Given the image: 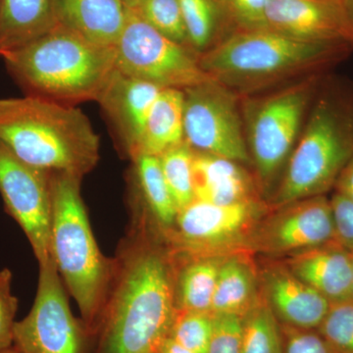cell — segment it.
<instances>
[{"label":"cell","instance_id":"1","mask_svg":"<svg viewBox=\"0 0 353 353\" xmlns=\"http://www.w3.org/2000/svg\"><path fill=\"white\" fill-rule=\"evenodd\" d=\"M130 216L90 353H158L175 319L176 253L145 214Z\"/></svg>","mask_w":353,"mask_h":353},{"label":"cell","instance_id":"2","mask_svg":"<svg viewBox=\"0 0 353 353\" xmlns=\"http://www.w3.org/2000/svg\"><path fill=\"white\" fill-rule=\"evenodd\" d=\"M0 143L50 173L83 178L101 159V139L80 108L34 95L0 99Z\"/></svg>","mask_w":353,"mask_h":353},{"label":"cell","instance_id":"3","mask_svg":"<svg viewBox=\"0 0 353 353\" xmlns=\"http://www.w3.org/2000/svg\"><path fill=\"white\" fill-rule=\"evenodd\" d=\"M273 205L326 196L353 157V85L324 76Z\"/></svg>","mask_w":353,"mask_h":353},{"label":"cell","instance_id":"4","mask_svg":"<svg viewBox=\"0 0 353 353\" xmlns=\"http://www.w3.org/2000/svg\"><path fill=\"white\" fill-rule=\"evenodd\" d=\"M1 57L28 95L66 105L97 101L116 70L115 48L90 43L60 25Z\"/></svg>","mask_w":353,"mask_h":353},{"label":"cell","instance_id":"5","mask_svg":"<svg viewBox=\"0 0 353 353\" xmlns=\"http://www.w3.org/2000/svg\"><path fill=\"white\" fill-rule=\"evenodd\" d=\"M82 176L51 173L50 255L92 339L105 305L115 260L99 250L81 194Z\"/></svg>","mask_w":353,"mask_h":353},{"label":"cell","instance_id":"6","mask_svg":"<svg viewBox=\"0 0 353 353\" xmlns=\"http://www.w3.org/2000/svg\"><path fill=\"white\" fill-rule=\"evenodd\" d=\"M348 43H308L270 29L240 31L199 53L201 69L228 88L252 90L296 75H316L345 59Z\"/></svg>","mask_w":353,"mask_h":353},{"label":"cell","instance_id":"7","mask_svg":"<svg viewBox=\"0 0 353 353\" xmlns=\"http://www.w3.org/2000/svg\"><path fill=\"white\" fill-rule=\"evenodd\" d=\"M323 77V74L306 77L248 108L246 143L264 183L289 159Z\"/></svg>","mask_w":353,"mask_h":353},{"label":"cell","instance_id":"8","mask_svg":"<svg viewBox=\"0 0 353 353\" xmlns=\"http://www.w3.org/2000/svg\"><path fill=\"white\" fill-rule=\"evenodd\" d=\"M115 50L120 72L162 88L183 90L214 80L201 69L196 51L167 38L131 8Z\"/></svg>","mask_w":353,"mask_h":353},{"label":"cell","instance_id":"9","mask_svg":"<svg viewBox=\"0 0 353 353\" xmlns=\"http://www.w3.org/2000/svg\"><path fill=\"white\" fill-rule=\"evenodd\" d=\"M39 268L36 299L29 314L14 325L13 347L19 353H90L92 338L70 308L52 257Z\"/></svg>","mask_w":353,"mask_h":353},{"label":"cell","instance_id":"10","mask_svg":"<svg viewBox=\"0 0 353 353\" xmlns=\"http://www.w3.org/2000/svg\"><path fill=\"white\" fill-rule=\"evenodd\" d=\"M185 141L194 152L250 163L236 95L217 81L183 90Z\"/></svg>","mask_w":353,"mask_h":353},{"label":"cell","instance_id":"11","mask_svg":"<svg viewBox=\"0 0 353 353\" xmlns=\"http://www.w3.org/2000/svg\"><path fill=\"white\" fill-rule=\"evenodd\" d=\"M51 173L34 168L0 143V194L24 231L39 264L50 255Z\"/></svg>","mask_w":353,"mask_h":353},{"label":"cell","instance_id":"12","mask_svg":"<svg viewBox=\"0 0 353 353\" xmlns=\"http://www.w3.org/2000/svg\"><path fill=\"white\" fill-rule=\"evenodd\" d=\"M257 212L254 201L219 205L194 199L179 211L165 236L179 256H209L211 250L245 233Z\"/></svg>","mask_w":353,"mask_h":353},{"label":"cell","instance_id":"13","mask_svg":"<svg viewBox=\"0 0 353 353\" xmlns=\"http://www.w3.org/2000/svg\"><path fill=\"white\" fill-rule=\"evenodd\" d=\"M279 209L257 236L265 252L294 254L336 241L331 202L326 196L308 197Z\"/></svg>","mask_w":353,"mask_h":353},{"label":"cell","instance_id":"14","mask_svg":"<svg viewBox=\"0 0 353 353\" xmlns=\"http://www.w3.org/2000/svg\"><path fill=\"white\" fill-rule=\"evenodd\" d=\"M162 90L116 68L97 99L115 132L118 145L131 160L138 154L146 120Z\"/></svg>","mask_w":353,"mask_h":353},{"label":"cell","instance_id":"15","mask_svg":"<svg viewBox=\"0 0 353 353\" xmlns=\"http://www.w3.org/2000/svg\"><path fill=\"white\" fill-rule=\"evenodd\" d=\"M266 19L268 29L299 41L352 44L338 0H268Z\"/></svg>","mask_w":353,"mask_h":353},{"label":"cell","instance_id":"16","mask_svg":"<svg viewBox=\"0 0 353 353\" xmlns=\"http://www.w3.org/2000/svg\"><path fill=\"white\" fill-rule=\"evenodd\" d=\"M264 289L273 312L294 328L317 330L331 307L328 299L288 267L274 266L265 272Z\"/></svg>","mask_w":353,"mask_h":353},{"label":"cell","instance_id":"17","mask_svg":"<svg viewBox=\"0 0 353 353\" xmlns=\"http://www.w3.org/2000/svg\"><path fill=\"white\" fill-rule=\"evenodd\" d=\"M287 267L330 303L352 301V252L336 241L294 253Z\"/></svg>","mask_w":353,"mask_h":353},{"label":"cell","instance_id":"18","mask_svg":"<svg viewBox=\"0 0 353 353\" xmlns=\"http://www.w3.org/2000/svg\"><path fill=\"white\" fill-rule=\"evenodd\" d=\"M58 25L90 43L115 48L127 19L122 0H54Z\"/></svg>","mask_w":353,"mask_h":353},{"label":"cell","instance_id":"19","mask_svg":"<svg viewBox=\"0 0 353 353\" xmlns=\"http://www.w3.org/2000/svg\"><path fill=\"white\" fill-rule=\"evenodd\" d=\"M129 174V208L143 213L164 234L175 225L179 210L162 173L159 157L139 155Z\"/></svg>","mask_w":353,"mask_h":353},{"label":"cell","instance_id":"20","mask_svg":"<svg viewBox=\"0 0 353 353\" xmlns=\"http://www.w3.org/2000/svg\"><path fill=\"white\" fill-rule=\"evenodd\" d=\"M192 173L197 201L219 205L254 201L252 179L238 162L194 152Z\"/></svg>","mask_w":353,"mask_h":353},{"label":"cell","instance_id":"21","mask_svg":"<svg viewBox=\"0 0 353 353\" xmlns=\"http://www.w3.org/2000/svg\"><path fill=\"white\" fill-rule=\"evenodd\" d=\"M57 26L54 0H0V57Z\"/></svg>","mask_w":353,"mask_h":353},{"label":"cell","instance_id":"22","mask_svg":"<svg viewBox=\"0 0 353 353\" xmlns=\"http://www.w3.org/2000/svg\"><path fill=\"white\" fill-rule=\"evenodd\" d=\"M183 114V90L163 88L146 120L136 157L139 155L159 157L171 148L183 143L185 141Z\"/></svg>","mask_w":353,"mask_h":353},{"label":"cell","instance_id":"23","mask_svg":"<svg viewBox=\"0 0 353 353\" xmlns=\"http://www.w3.org/2000/svg\"><path fill=\"white\" fill-rule=\"evenodd\" d=\"M223 259L214 256H176V310L211 313L216 283Z\"/></svg>","mask_w":353,"mask_h":353},{"label":"cell","instance_id":"24","mask_svg":"<svg viewBox=\"0 0 353 353\" xmlns=\"http://www.w3.org/2000/svg\"><path fill=\"white\" fill-rule=\"evenodd\" d=\"M256 279L252 264L243 257L223 259L211 314H238L243 316L259 301Z\"/></svg>","mask_w":353,"mask_h":353},{"label":"cell","instance_id":"25","mask_svg":"<svg viewBox=\"0 0 353 353\" xmlns=\"http://www.w3.org/2000/svg\"><path fill=\"white\" fill-rule=\"evenodd\" d=\"M241 353H284L275 313L267 301H257L243 316Z\"/></svg>","mask_w":353,"mask_h":353},{"label":"cell","instance_id":"26","mask_svg":"<svg viewBox=\"0 0 353 353\" xmlns=\"http://www.w3.org/2000/svg\"><path fill=\"white\" fill-rule=\"evenodd\" d=\"M194 152L183 141L159 157L162 173L178 210H182L196 199L194 196Z\"/></svg>","mask_w":353,"mask_h":353},{"label":"cell","instance_id":"27","mask_svg":"<svg viewBox=\"0 0 353 353\" xmlns=\"http://www.w3.org/2000/svg\"><path fill=\"white\" fill-rule=\"evenodd\" d=\"M190 48L197 54L210 48L219 26L220 6L216 0H179Z\"/></svg>","mask_w":353,"mask_h":353},{"label":"cell","instance_id":"28","mask_svg":"<svg viewBox=\"0 0 353 353\" xmlns=\"http://www.w3.org/2000/svg\"><path fill=\"white\" fill-rule=\"evenodd\" d=\"M131 9L167 38L190 48L179 0H139Z\"/></svg>","mask_w":353,"mask_h":353},{"label":"cell","instance_id":"29","mask_svg":"<svg viewBox=\"0 0 353 353\" xmlns=\"http://www.w3.org/2000/svg\"><path fill=\"white\" fill-rule=\"evenodd\" d=\"M211 313L176 310L169 336L194 353H208L212 333Z\"/></svg>","mask_w":353,"mask_h":353},{"label":"cell","instance_id":"30","mask_svg":"<svg viewBox=\"0 0 353 353\" xmlns=\"http://www.w3.org/2000/svg\"><path fill=\"white\" fill-rule=\"evenodd\" d=\"M317 331L334 353H353V301L331 304Z\"/></svg>","mask_w":353,"mask_h":353},{"label":"cell","instance_id":"31","mask_svg":"<svg viewBox=\"0 0 353 353\" xmlns=\"http://www.w3.org/2000/svg\"><path fill=\"white\" fill-rule=\"evenodd\" d=\"M212 333L208 353H241L243 316L212 314Z\"/></svg>","mask_w":353,"mask_h":353},{"label":"cell","instance_id":"32","mask_svg":"<svg viewBox=\"0 0 353 353\" xmlns=\"http://www.w3.org/2000/svg\"><path fill=\"white\" fill-rule=\"evenodd\" d=\"M221 10L240 28V31L267 30L268 0H216Z\"/></svg>","mask_w":353,"mask_h":353},{"label":"cell","instance_id":"33","mask_svg":"<svg viewBox=\"0 0 353 353\" xmlns=\"http://www.w3.org/2000/svg\"><path fill=\"white\" fill-rule=\"evenodd\" d=\"M12 273L0 270V352L13 347V330L18 308L17 297L11 292Z\"/></svg>","mask_w":353,"mask_h":353},{"label":"cell","instance_id":"34","mask_svg":"<svg viewBox=\"0 0 353 353\" xmlns=\"http://www.w3.org/2000/svg\"><path fill=\"white\" fill-rule=\"evenodd\" d=\"M334 226V240L341 246L353 252V202L340 194L330 199Z\"/></svg>","mask_w":353,"mask_h":353},{"label":"cell","instance_id":"35","mask_svg":"<svg viewBox=\"0 0 353 353\" xmlns=\"http://www.w3.org/2000/svg\"><path fill=\"white\" fill-rule=\"evenodd\" d=\"M284 353H334L322 334L316 330L287 327Z\"/></svg>","mask_w":353,"mask_h":353},{"label":"cell","instance_id":"36","mask_svg":"<svg viewBox=\"0 0 353 353\" xmlns=\"http://www.w3.org/2000/svg\"><path fill=\"white\" fill-rule=\"evenodd\" d=\"M334 190L336 194L353 202V157L336 179Z\"/></svg>","mask_w":353,"mask_h":353},{"label":"cell","instance_id":"37","mask_svg":"<svg viewBox=\"0 0 353 353\" xmlns=\"http://www.w3.org/2000/svg\"><path fill=\"white\" fill-rule=\"evenodd\" d=\"M158 353H194L176 343L170 336L166 339L160 347Z\"/></svg>","mask_w":353,"mask_h":353},{"label":"cell","instance_id":"38","mask_svg":"<svg viewBox=\"0 0 353 353\" xmlns=\"http://www.w3.org/2000/svg\"><path fill=\"white\" fill-rule=\"evenodd\" d=\"M341 4L343 7V13H345L350 39H352L353 44V0H341Z\"/></svg>","mask_w":353,"mask_h":353},{"label":"cell","instance_id":"39","mask_svg":"<svg viewBox=\"0 0 353 353\" xmlns=\"http://www.w3.org/2000/svg\"><path fill=\"white\" fill-rule=\"evenodd\" d=\"M124 2L125 6L128 7V8H132L137 3H138L139 0H122Z\"/></svg>","mask_w":353,"mask_h":353},{"label":"cell","instance_id":"40","mask_svg":"<svg viewBox=\"0 0 353 353\" xmlns=\"http://www.w3.org/2000/svg\"><path fill=\"white\" fill-rule=\"evenodd\" d=\"M0 353H19V352H18L17 350H16L15 348H14L12 347L10 348H7V350H1V352H0Z\"/></svg>","mask_w":353,"mask_h":353},{"label":"cell","instance_id":"41","mask_svg":"<svg viewBox=\"0 0 353 353\" xmlns=\"http://www.w3.org/2000/svg\"><path fill=\"white\" fill-rule=\"evenodd\" d=\"M352 299L353 301V252H352Z\"/></svg>","mask_w":353,"mask_h":353},{"label":"cell","instance_id":"42","mask_svg":"<svg viewBox=\"0 0 353 353\" xmlns=\"http://www.w3.org/2000/svg\"><path fill=\"white\" fill-rule=\"evenodd\" d=\"M338 1H341V0H338Z\"/></svg>","mask_w":353,"mask_h":353}]
</instances>
